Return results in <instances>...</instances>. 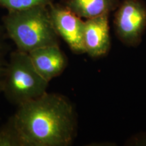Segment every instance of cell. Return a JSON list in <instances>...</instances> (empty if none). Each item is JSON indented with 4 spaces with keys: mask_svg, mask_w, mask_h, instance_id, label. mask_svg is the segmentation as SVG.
Returning <instances> with one entry per match:
<instances>
[{
    "mask_svg": "<svg viewBox=\"0 0 146 146\" xmlns=\"http://www.w3.org/2000/svg\"><path fill=\"white\" fill-rule=\"evenodd\" d=\"M54 0H0V7L8 11L27 10L39 6H49Z\"/></svg>",
    "mask_w": 146,
    "mask_h": 146,
    "instance_id": "9c48e42d",
    "label": "cell"
},
{
    "mask_svg": "<svg viewBox=\"0 0 146 146\" xmlns=\"http://www.w3.org/2000/svg\"><path fill=\"white\" fill-rule=\"evenodd\" d=\"M5 65L4 62H3V51H2V45H1V35H0V89H1V83H2L3 72H4Z\"/></svg>",
    "mask_w": 146,
    "mask_h": 146,
    "instance_id": "8fae6325",
    "label": "cell"
},
{
    "mask_svg": "<svg viewBox=\"0 0 146 146\" xmlns=\"http://www.w3.org/2000/svg\"><path fill=\"white\" fill-rule=\"evenodd\" d=\"M49 11L56 33L76 54H85V21L66 8L61 3L49 5Z\"/></svg>",
    "mask_w": 146,
    "mask_h": 146,
    "instance_id": "5b68a950",
    "label": "cell"
},
{
    "mask_svg": "<svg viewBox=\"0 0 146 146\" xmlns=\"http://www.w3.org/2000/svg\"><path fill=\"white\" fill-rule=\"evenodd\" d=\"M28 54L37 72L48 82L60 76L68 64L60 45L39 47Z\"/></svg>",
    "mask_w": 146,
    "mask_h": 146,
    "instance_id": "52a82bcc",
    "label": "cell"
},
{
    "mask_svg": "<svg viewBox=\"0 0 146 146\" xmlns=\"http://www.w3.org/2000/svg\"><path fill=\"white\" fill-rule=\"evenodd\" d=\"M48 83L35 68L28 53L17 50L5 65L1 89L18 106L46 93Z\"/></svg>",
    "mask_w": 146,
    "mask_h": 146,
    "instance_id": "3957f363",
    "label": "cell"
},
{
    "mask_svg": "<svg viewBox=\"0 0 146 146\" xmlns=\"http://www.w3.org/2000/svg\"><path fill=\"white\" fill-rule=\"evenodd\" d=\"M82 19H90L114 12L120 0H62L60 2Z\"/></svg>",
    "mask_w": 146,
    "mask_h": 146,
    "instance_id": "ba28073f",
    "label": "cell"
},
{
    "mask_svg": "<svg viewBox=\"0 0 146 146\" xmlns=\"http://www.w3.org/2000/svg\"><path fill=\"white\" fill-rule=\"evenodd\" d=\"M110 14H104L85 21L84 45L85 52L93 58L104 56L111 47Z\"/></svg>",
    "mask_w": 146,
    "mask_h": 146,
    "instance_id": "8992f818",
    "label": "cell"
},
{
    "mask_svg": "<svg viewBox=\"0 0 146 146\" xmlns=\"http://www.w3.org/2000/svg\"><path fill=\"white\" fill-rule=\"evenodd\" d=\"M4 27L17 50L29 53L39 47L60 45L49 6L8 11L3 18Z\"/></svg>",
    "mask_w": 146,
    "mask_h": 146,
    "instance_id": "7a4b0ae2",
    "label": "cell"
},
{
    "mask_svg": "<svg viewBox=\"0 0 146 146\" xmlns=\"http://www.w3.org/2000/svg\"><path fill=\"white\" fill-rule=\"evenodd\" d=\"M126 145H146V132L135 135L126 142Z\"/></svg>",
    "mask_w": 146,
    "mask_h": 146,
    "instance_id": "30bf717a",
    "label": "cell"
},
{
    "mask_svg": "<svg viewBox=\"0 0 146 146\" xmlns=\"http://www.w3.org/2000/svg\"><path fill=\"white\" fill-rule=\"evenodd\" d=\"M10 122L21 146L70 145L77 129L70 100L47 92L18 105Z\"/></svg>",
    "mask_w": 146,
    "mask_h": 146,
    "instance_id": "6da1fadb",
    "label": "cell"
},
{
    "mask_svg": "<svg viewBox=\"0 0 146 146\" xmlns=\"http://www.w3.org/2000/svg\"><path fill=\"white\" fill-rule=\"evenodd\" d=\"M116 36L127 47H137L146 30V3L143 0H123L114 11Z\"/></svg>",
    "mask_w": 146,
    "mask_h": 146,
    "instance_id": "277c9868",
    "label": "cell"
}]
</instances>
